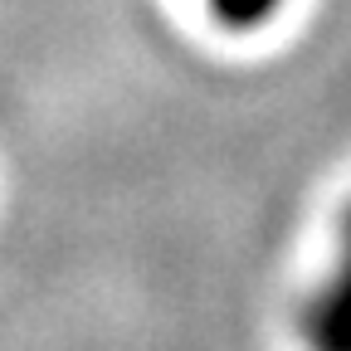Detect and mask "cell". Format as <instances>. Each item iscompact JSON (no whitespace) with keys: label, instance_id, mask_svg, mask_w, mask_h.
I'll use <instances>...</instances> for the list:
<instances>
[{"label":"cell","instance_id":"cell-1","mask_svg":"<svg viewBox=\"0 0 351 351\" xmlns=\"http://www.w3.org/2000/svg\"><path fill=\"white\" fill-rule=\"evenodd\" d=\"M210 10L225 20V25L249 29V25H258V20H269V15L278 10V0H210Z\"/></svg>","mask_w":351,"mask_h":351}]
</instances>
